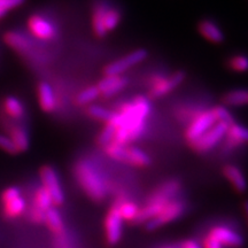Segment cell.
<instances>
[{
	"label": "cell",
	"mask_w": 248,
	"mask_h": 248,
	"mask_svg": "<svg viewBox=\"0 0 248 248\" xmlns=\"http://www.w3.org/2000/svg\"><path fill=\"white\" fill-rule=\"evenodd\" d=\"M152 110L150 100L138 95L131 102H126L120 107L122 123L116 129L113 142L120 145H130L138 140L146 129V120Z\"/></svg>",
	"instance_id": "1"
},
{
	"label": "cell",
	"mask_w": 248,
	"mask_h": 248,
	"mask_svg": "<svg viewBox=\"0 0 248 248\" xmlns=\"http://www.w3.org/2000/svg\"><path fill=\"white\" fill-rule=\"evenodd\" d=\"M75 177L90 199L100 202L107 197V186L100 172L88 160H80L76 163Z\"/></svg>",
	"instance_id": "2"
},
{
	"label": "cell",
	"mask_w": 248,
	"mask_h": 248,
	"mask_svg": "<svg viewBox=\"0 0 248 248\" xmlns=\"http://www.w3.org/2000/svg\"><path fill=\"white\" fill-rule=\"evenodd\" d=\"M229 128V124L223 122H216L212 128L207 130L203 135H201L197 140H194L190 146L198 154L208 153L215 148L225 137L226 130Z\"/></svg>",
	"instance_id": "3"
},
{
	"label": "cell",
	"mask_w": 248,
	"mask_h": 248,
	"mask_svg": "<svg viewBox=\"0 0 248 248\" xmlns=\"http://www.w3.org/2000/svg\"><path fill=\"white\" fill-rule=\"evenodd\" d=\"M184 212V201L177 199L170 200L156 216H154L153 218L145 223V228H146L148 231L157 230V229L162 228V226L169 224V223L176 221V219L181 218Z\"/></svg>",
	"instance_id": "4"
},
{
	"label": "cell",
	"mask_w": 248,
	"mask_h": 248,
	"mask_svg": "<svg viewBox=\"0 0 248 248\" xmlns=\"http://www.w3.org/2000/svg\"><path fill=\"white\" fill-rule=\"evenodd\" d=\"M39 175L42 186L51 195L54 206L58 207L63 204L66 198H64V192L61 186V181L59 178L57 170L51 166H44L40 169Z\"/></svg>",
	"instance_id": "5"
},
{
	"label": "cell",
	"mask_w": 248,
	"mask_h": 248,
	"mask_svg": "<svg viewBox=\"0 0 248 248\" xmlns=\"http://www.w3.org/2000/svg\"><path fill=\"white\" fill-rule=\"evenodd\" d=\"M124 221L121 217L116 203L114 202L108 209L107 215L105 217V237L109 246H115L122 239Z\"/></svg>",
	"instance_id": "6"
},
{
	"label": "cell",
	"mask_w": 248,
	"mask_h": 248,
	"mask_svg": "<svg viewBox=\"0 0 248 248\" xmlns=\"http://www.w3.org/2000/svg\"><path fill=\"white\" fill-rule=\"evenodd\" d=\"M216 122L217 121L214 116L212 109L198 113L190 121L187 129L185 130V139L187 144L191 145L194 140H197L201 135H203L207 130L212 128Z\"/></svg>",
	"instance_id": "7"
},
{
	"label": "cell",
	"mask_w": 248,
	"mask_h": 248,
	"mask_svg": "<svg viewBox=\"0 0 248 248\" xmlns=\"http://www.w3.org/2000/svg\"><path fill=\"white\" fill-rule=\"evenodd\" d=\"M147 58V51L144 48L136 49L132 51L131 53L126 54L125 57L117 59L116 61L111 62L108 66L105 67L104 74L106 76L109 75H121L124 71H126L130 68H132L136 64L140 63Z\"/></svg>",
	"instance_id": "8"
},
{
	"label": "cell",
	"mask_w": 248,
	"mask_h": 248,
	"mask_svg": "<svg viewBox=\"0 0 248 248\" xmlns=\"http://www.w3.org/2000/svg\"><path fill=\"white\" fill-rule=\"evenodd\" d=\"M185 79V71L179 70L172 74L170 77H156V79L152 83V88L148 92V95L152 99H159L163 95L168 94L179 86Z\"/></svg>",
	"instance_id": "9"
},
{
	"label": "cell",
	"mask_w": 248,
	"mask_h": 248,
	"mask_svg": "<svg viewBox=\"0 0 248 248\" xmlns=\"http://www.w3.org/2000/svg\"><path fill=\"white\" fill-rule=\"evenodd\" d=\"M207 234L218 241L224 248H239L244 245V238L229 226L216 225L210 229Z\"/></svg>",
	"instance_id": "10"
},
{
	"label": "cell",
	"mask_w": 248,
	"mask_h": 248,
	"mask_svg": "<svg viewBox=\"0 0 248 248\" xmlns=\"http://www.w3.org/2000/svg\"><path fill=\"white\" fill-rule=\"evenodd\" d=\"M28 27L30 32L36 38L43 40H51L57 35V29L51 21L47 18L40 16V15H31L28 20Z\"/></svg>",
	"instance_id": "11"
},
{
	"label": "cell",
	"mask_w": 248,
	"mask_h": 248,
	"mask_svg": "<svg viewBox=\"0 0 248 248\" xmlns=\"http://www.w3.org/2000/svg\"><path fill=\"white\" fill-rule=\"evenodd\" d=\"M126 85H128V79L125 77L121 75H105L104 78L99 82L97 88L101 95L109 98L125 89Z\"/></svg>",
	"instance_id": "12"
},
{
	"label": "cell",
	"mask_w": 248,
	"mask_h": 248,
	"mask_svg": "<svg viewBox=\"0 0 248 248\" xmlns=\"http://www.w3.org/2000/svg\"><path fill=\"white\" fill-rule=\"evenodd\" d=\"M181 188L182 183L179 182L178 179H170V181H167L166 183H163L162 185L159 186V187L148 197L147 200L167 203L169 202L170 200L175 199V197L178 194V192L181 191Z\"/></svg>",
	"instance_id": "13"
},
{
	"label": "cell",
	"mask_w": 248,
	"mask_h": 248,
	"mask_svg": "<svg viewBox=\"0 0 248 248\" xmlns=\"http://www.w3.org/2000/svg\"><path fill=\"white\" fill-rule=\"evenodd\" d=\"M225 147L228 150H233V148H237L241 146V145H245L248 140V133L247 129L245 128L241 124H238L233 122L229 125L228 130H226L225 133Z\"/></svg>",
	"instance_id": "14"
},
{
	"label": "cell",
	"mask_w": 248,
	"mask_h": 248,
	"mask_svg": "<svg viewBox=\"0 0 248 248\" xmlns=\"http://www.w3.org/2000/svg\"><path fill=\"white\" fill-rule=\"evenodd\" d=\"M4 42L6 45L9 46L12 49H14L15 52L21 54H27L30 53L32 51V43L29 38H27L23 33L18 32V31H7L4 35Z\"/></svg>",
	"instance_id": "15"
},
{
	"label": "cell",
	"mask_w": 248,
	"mask_h": 248,
	"mask_svg": "<svg viewBox=\"0 0 248 248\" xmlns=\"http://www.w3.org/2000/svg\"><path fill=\"white\" fill-rule=\"evenodd\" d=\"M2 206V216L8 221H13L18 217H21L23 214H26L28 208L27 201L22 197V194L15 197L13 199L1 202Z\"/></svg>",
	"instance_id": "16"
},
{
	"label": "cell",
	"mask_w": 248,
	"mask_h": 248,
	"mask_svg": "<svg viewBox=\"0 0 248 248\" xmlns=\"http://www.w3.org/2000/svg\"><path fill=\"white\" fill-rule=\"evenodd\" d=\"M38 102L44 113H53L57 108V100L54 97V91L52 86L46 82H42L38 85Z\"/></svg>",
	"instance_id": "17"
},
{
	"label": "cell",
	"mask_w": 248,
	"mask_h": 248,
	"mask_svg": "<svg viewBox=\"0 0 248 248\" xmlns=\"http://www.w3.org/2000/svg\"><path fill=\"white\" fill-rule=\"evenodd\" d=\"M223 175L231 183L232 187L234 188L238 193H244L246 191V179L241 170L233 164H226L223 168Z\"/></svg>",
	"instance_id": "18"
},
{
	"label": "cell",
	"mask_w": 248,
	"mask_h": 248,
	"mask_svg": "<svg viewBox=\"0 0 248 248\" xmlns=\"http://www.w3.org/2000/svg\"><path fill=\"white\" fill-rule=\"evenodd\" d=\"M199 32L202 35L204 38L209 42L215 43V44H219L224 40V33L219 29V27L209 20H203L201 21L198 26Z\"/></svg>",
	"instance_id": "19"
},
{
	"label": "cell",
	"mask_w": 248,
	"mask_h": 248,
	"mask_svg": "<svg viewBox=\"0 0 248 248\" xmlns=\"http://www.w3.org/2000/svg\"><path fill=\"white\" fill-rule=\"evenodd\" d=\"M9 138L12 139V141L14 142L15 147L18 153H24L29 150L30 146V139H29V135H28L27 130L22 128V126H17V125H13L9 128V132H8Z\"/></svg>",
	"instance_id": "20"
},
{
	"label": "cell",
	"mask_w": 248,
	"mask_h": 248,
	"mask_svg": "<svg viewBox=\"0 0 248 248\" xmlns=\"http://www.w3.org/2000/svg\"><path fill=\"white\" fill-rule=\"evenodd\" d=\"M152 159L146 152L141 148L128 145V166L137 167V168H146L151 166Z\"/></svg>",
	"instance_id": "21"
},
{
	"label": "cell",
	"mask_w": 248,
	"mask_h": 248,
	"mask_svg": "<svg viewBox=\"0 0 248 248\" xmlns=\"http://www.w3.org/2000/svg\"><path fill=\"white\" fill-rule=\"evenodd\" d=\"M44 224L48 228V230L52 233L60 235L64 231V223L62 219V216L59 210L55 207H52L45 213V221Z\"/></svg>",
	"instance_id": "22"
},
{
	"label": "cell",
	"mask_w": 248,
	"mask_h": 248,
	"mask_svg": "<svg viewBox=\"0 0 248 248\" xmlns=\"http://www.w3.org/2000/svg\"><path fill=\"white\" fill-rule=\"evenodd\" d=\"M115 203L123 221L125 222L136 221L138 212H139V207L137 203L133 202L131 200L124 199V198H119V199L115 201Z\"/></svg>",
	"instance_id": "23"
},
{
	"label": "cell",
	"mask_w": 248,
	"mask_h": 248,
	"mask_svg": "<svg viewBox=\"0 0 248 248\" xmlns=\"http://www.w3.org/2000/svg\"><path fill=\"white\" fill-rule=\"evenodd\" d=\"M4 110L9 117L14 120H21L26 115V108L22 101L13 95H8L4 99Z\"/></svg>",
	"instance_id": "24"
},
{
	"label": "cell",
	"mask_w": 248,
	"mask_h": 248,
	"mask_svg": "<svg viewBox=\"0 0 248 248\" xmlns=\"http://www.w3.org/2000/svg\"><path fill=\"white\" fill-rule=\"evenodd\" d=\"M223 102L226 106H245L248 102L247 91L246 90H233V91L228 92L223 97Z\"/></svg>",
	"instance_id": "25"
},
{
	"label": "cell",
	"mask_w": 248,
	"mask_h": 248,
	"mask_svg": "<svg viewBox=\"0 0 248 248\" xmlns=\"http://www.w3.org/2000/svg\"><path fill=\"white\" fill-rule=\"evenodd\" d=\"M32 204L33 206L38 207L39 209L44 210V212L48 210L49 208H52V207H54L51 195L48 194V192L46 191L43 186L37 188L35 194H33Z\"/></svg>",
	"instance_id": "26"
},
{
	"label": "cell",
	"mask_w": 248,
	"mask_h": 248,
	"mask_svg": "<svg viewBox=\"0 0 248 248\" xmlns=\"http://www.w3.org/2000/svg\"><path fill=\"white\" fill-rule=\"evenodd\" d=\"M105 9L106 7L101 6V7H98L97 9H94L92 15V27H93V31L98 37H105L107 35V31L104 27V14H105Z\"/></svg>",
	"instance_id": "27"
},
{
	"label": "cell",
	"mask_w": 248,
	"mask_h": 248,
	"mask_svg": "<svg viewBox=\"0 0 248 248\" xmlns=\"http://www.w3.org/2000/svg\"><path fill=\"white\" fill-rule=\"evenodd\" d=\"M100 95L99 89L97 86H89L79 92V94L76 97V104L79 106H85V105H90L91 102L97 100Z\"/></svg>",
	"instance_id": "28"
},
{
	"label": "cell",
	"mask_w": 248,
	"mask_h": 248,
	"mask_svg": "<svg viewBox=\"0 0 248 248\" xmlns=\"http://www.w3.org/2000/svg\"><path fill=\"white\" fill-rule=\"evenodd\" d=\"M121 22V14L119 11L114 8H106L104 14V27L107 32L116 29Z\"/></svg>",
	"instance_id": "29"
},
{
	"label": "cell",
	"mask_w": 248,
	"mask_h": 248,
	"mask_svg": "<svg viewBox=\"0 0 248 248\" xmlns=\"http://www.w3.org/2000/svg\"><path fill=\"white\" fill-rule=\"evenodd\" d=\"M111 113L113 111L107 109V108L99 106V105H90V106L86 108V114L92 119L102 121V122H106L109 119Z\"/></svg>",
	"instance_id": "30"
},
{
	"label": "cell",
	"mask_w": 248,
	"mask_h": 248,
	"mask_svg": "<svg viewBox=\"0 0 248 248\" xmlns=\"http://www.w3.org/2000/svg\"><path fill=\"white\" fill-rule=\"evenodd\" d=\"M115 128L113 125H110L109 123H105L104 129L101 130L100 133L97 137V142L100 147H105L106 145L109 144V142L113 141L114 135H115Z\"/></svg>",
	"instance_id": "31"
},
{
	"label": "cell",
	"mask_w": 248,
	"mask_h": 248,
	"mask_svg": "<svg viewBox=\"0 0 248 248\" xmlns=\"http://www.w3.org/2000/svg\"><path fill=\"white\" fill-rule=\"evenodd\" d=\"M212 111L214 114V116H215V119L217 122H223V123H226V124H232L234 122V117L232 114L230 113V110L228 109L225 106H216L212 108Z\"/></svg>",
	"instance_id": "32"
},
{
	"label": "cell",
	"mask_w": 248,
	"mask_h": 248,
	"mask_svg": "<svg viewBox=\"0 0 248 248\" xmlns=\"http://www.w3.org/2000/svg\"><path fill=\"white\" fill-rule=\"evenodd\" d=\"M26 213L28 214V217H29V219L32 223H35V224H43L45 221V213L44 210L39 209L38 207L33 206L32 203H31V206L29 208H27Z\"/></svg>",
	"instance_id": "33"
},
{
	"label": "cell",
	"mask_w": 248,
	"mask_h": 248,
	"mask_svg": "<svg viewBox=\"0 0 248 248\" xmlns=\"http://www.w3.org/2000/svg\"><path fill=\"white\" fill-rule=\"evenodd\" d=\"M0 150L4 151L5 153H7L9 155L18 154L16 147H15L14 142L12 141V139L9 138V136L2 135V133H0Z\"/></svg>",
	"instance_id": "34"
},
{
	"label": "cell",
	"mask_w": 248,
	"mask_h": 248,
	"mask_svg": "<svg viewBox=\"0 0 248 248\" xmlns=\"http://www.w3.org/2000/svg\"><path fill=\"white\" fill-rule=\"evenodd\" d=\"M24 2V0H0V17L8 13L12 9L18 7Z\"/></svg>",
	"instance_id": "35"
},
{
	"label": "cell",
	"mask_w": 248,
	"mask_h": 248,
	"mask_svg": "<svg viewBox=\"0 0 248 248\" xmlns=\"http://www.w3.org/2000/svg\"><path fill=\"white\" fill-rule=\"evenodd\" d=\"M230 66L234 71L244 73V71L247 70V67H248L247 59L243 57V55H238V57L232 58L230 61Z\"/></svg>",
	"instance_id": "36"
},
{
	"label": "cell",
	"mask_w": 248,
	"mask_h": 248,
	"mask_svg": "<svg viewBox=\"0 0 248 248\" xmlns=\"http://www.w3.org/2000/svg\"><path fill=\"white\" fill-rule=\"evenodd\" d=\"M201 246H202V248H224L221 244L218 243V241H216L214 238H212L208 234L204 235V238L202 239V245H201Z\"/></svg>",
	"instance_id": "37"
},
{
	"label": "cell",
	"mask_w": 248,
	"mask_h": 248,
	"mask_svg": "<svg viewBox=\"0 0 248 248\" xmlns=\"http://www.w3.org/2000/svg\"><path fill=\"white\" fill-rule=\"evenodd\" d=\"M178 248H202V246H201L198 241L187 239V240H184L183 243L179 244Z\"/></svg>",
	"instance_id": "38"
},
{
	"label": "cell",
	"mask_w": 248,
	"mask_h": 248,
	"mask_svg": "<svg viewBox=\"0 0 248 248\" xmlns=\"http://www.w3.org/2000/svg\"><path fill=\"white\" fill-rule=\"evenodd\" d=\"M162 248H178V246H175V245H169V246H164Z\"/></svg>",
	"instance_id": "39"
}]
</instances>
